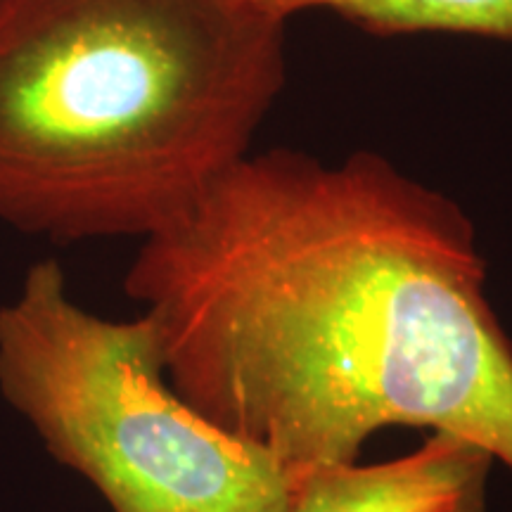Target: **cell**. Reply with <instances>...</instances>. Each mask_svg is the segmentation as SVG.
<instances>
[{
    "label": "cell",
    "mask_w": 512,
    "mask_h": 512,
    "mask_svg": "<svg viewBox=\"0 0 512 512\" xmlns=\"http://www.w3.org/2000/svg\"><path fill=\"white\" fill-rule=\"evenodd\" d=\"M494 465L477 441L430 432L406 456L302 470L290 512H486Z\"/></svg>",
    "instance_id": "4"
},
{
    "label": "cell",
    "mask_w": 512,
    "mask_h": 512,
    "mask_svg": "<svg viewBox=\"0 0 512 512\" xmlns=\"http://www.w3.org/2000/svg\"><path fill=\"white\" fill-rule=\"evenodd\" d=\"M285 24L247 0H0V223L150 238L249 155Z\"/></svg>",
    "instance_id": "2"
},
{
    "label": "cell",
    "mask_w": 512,
    "mask_h": 512,
    "mask_svg": "<svg viewBox=\"0 0 512 512\" xmlns=\"http://www.w3.org/2000/svg\"><path fill=\"white\" fill-rule=\"evenodd\" d=\"M0 394L112 512H290L302 470L242 441L166 380L145 313L102 318L55 259L0 306Z\"/></svg>",
    "instance_id": "3"
},
{
    "label": "cell",
    "mask_w": 512,
    "mask_h": 512,
    "mask_svg": "<svg viewBox=\"0 0 512 512\" xmlns=\"http://www.w3.org/2000/svg\"><path fill=\"white\" fill-rule=\"evenodd\" d=\"M287 24L304 10H332L373 34L444 31L512 43V0H247Z\"/></svg>",
    "instance_id": "5"
},
{
    "label": "cell",
    "mask_w": 512,
    "mask_h": 512,
    "mask_svg": "<svg viewBox=\"0 0 512 512\" xmlns=\"http://www.w3.org/2000/svg\"><path fill=\"white\" fill-rule=\"evenodd\" d=\"M124 290L171 387L292 470L415 427L512 472V339L475 223L377 152H249L143 240Z\"/></svg>",
    "instance_id": "1"
}]
</instances>
